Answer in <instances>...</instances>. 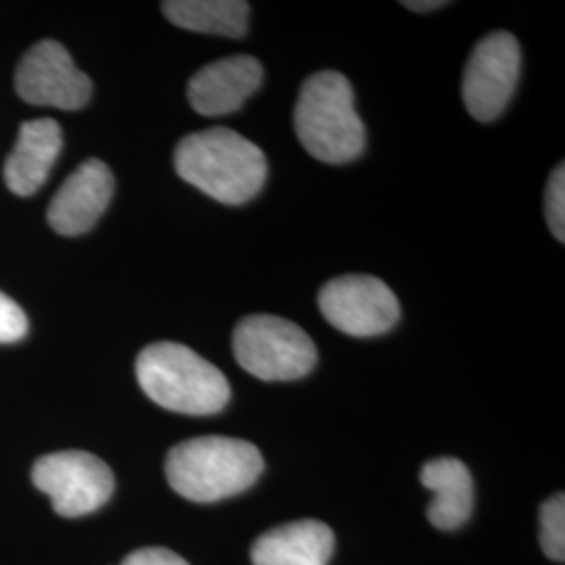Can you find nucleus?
<instances>
[{
    "mask_svg": "<svg viewBox=\"0 0 565 565\" xmlns=\"http://www.w3.org/2000/svg\"><path fill=\"white\" fill-rule=\"evenodd\" d=\"M319 308L324 321L352 338L387 333L401 321V302L382 279L343 275L323 285Z\"/></svg>",
    "mask_w": 565,
    "mask_h": 565,
    "instance_id": "7",
    "label": "nucleus"
},
{
    "mask_svg": "<svg viewBox=\"0 0 565 565\" xmlns=\"http://www.w3.org/2000/svg\"><path fill=\"white\" fill-rule=\"evenodd\" d=\"M63 135L60 124L51 118L23 121L20 137L4 162V182L11 193L34 195L49 179L60 158Z\"/></svg>",
    "mask_w": 565,
    "mask_h": 565,
    "instance_id": "12",
    "label": "nucleus"
},
{
    "mask_svg": "<svg viewBox=\"0 0 565 565\" xmlns=\"http://www.w3.org/2000/svg\"><path fill=\"white\" fill-rule=\"evenodd\" d=\"M404 7L406 9H411V11H417V13H424V11H434V9H443L445 7L446 2H443V0H408V2H403Z\"/></svg>",
    "mask_w": 565,
    "mask_h": 565,
    "instance_id": "20",
    "label": "nucleus"
},
{
    "mask_svg": "<svg viewBox=\"0 0 565 565\" xmlns=\"http://www.w3.org/2000/svg\"><path fill=\"white\" fill-rule=\"evenodd\" d=\"M260 61L252 55H233L207 63L186 88L191 107L205 118L233 114L247 102L263 84Z\"/></svg>",
    "mask_w": 565,
    "mask_h": 565,
    "instance_id": "11",
    "label": "nucleus"
},
{
    "mask_svg": "<svg viewBox=\"0 0 565 565\" xmlns=\"http://www.w3.org/2000/svg\"><path fill=\"white\" fill-rule=\"evenodd\" d=\"M32 480L63 518H81L102 509L114 494V471L84 450H63L42 457Z\"/></svg>",
    "mask_w": 565,
    "mask_h": 565,
    "instance_id": "6",
    "label": "nucleus"
},
{
    "mask_svg": "<svg viewBox=\"0 0 565 565\" xmlns=\"http://www.w3.org/2000/svg\"><path fill=\"white\" fill-rule=\"evenodd\" d=\"M137 380L153 403L182 415L221 413L231 398L223 371L182 343L147 345L137 359Z\"/></svg>",
    "mask_w": 565,
    "mask_h": 565,
    "instance_id": "3",
    "label": "nucleus"
},
{
    "mask_svg": "<svg viewBox=\"0 0 565 565\" xmlns=\"http://www.w3.org/2000/svg\"><path fill=\"white\" fill-rule=\"evenodd\" d=\"M233 352L243 369L263 382H294L317 364L310 335L281 317L252 315L235 327Z\"/></svg>",
    "mask_w": 565,
    "mask_h": 565,
    "instance_id": "5",
    "label": "nucleus"
},
{
    "mask_svg": "<svg viewBox=\"0 0 565 565\" xmlns=\"http://www.w3.org/2000/svg\"><path fill=\"white\" fill-rule=\"evenodd\" d=\"M546 221L557 242H565V168L559 163L546 184Z\"/></svg>",
    "mask_w": 565,
    "mask_h": 565,
    "instance_id": "17",
    "label": "nucleus"
},
{
    "mask_svg": "<svg viewBox=\"0 0 565 565\" xmlns=\"http://www.w3.org/2000/svg\"><path fill=\"white\" fill-rule=\"evenodd\" d=\"M294 124L303 149L319 162L348 163L364 151L366 135L354 90L340 72H317L303 82Z\"/></svg>",
    "mask_w": 565,
    "mask_h": 565,
    "instance_id": "4",
    "label": "nucleus"
},
{
    "mask_svg": "<svg viewBox=\"0 0 565 565\" xmlns=\"http://www.w3.org/2000/svg\"><path fill=\"white\" fill-rule=\"evenodd\" d=\"M264 469L260 450L247 440L203 436L174 446L166 457V478L193 503H216L245 492Z\"/></svg>",
    "mask_w": 565,
    "mask_h": 565,
    "instance_id": "2",
    "label": "nucleus"
},
{
    "mask_svg": "<svg viewBox=\"0 0 565 565\" xmlns=\"http://www.w3.org/2000/svg\"><path fill=\"white\" fill-rule=\"evenodd\" d=\"M163 15L189 32L242 39L249 23V2L243 0H168Z\"/></svg>",
    "mask_w": 565,
    "mask_h": 565,
    "instance_id": "15",
    "label": "nucleus"
},
{
    "mask_svg": "<svg viewBox=\"0 0 565 565\" xmlns=\"http://www.w3.org/2000/svg\"><path fill=\"white\" fill-rule=\"evenodd\" d=\"M182 181L224 205H243L263 191L268 163L256 142L228 128L184 137L174 151Z\"/></svg>",
    "mask_w": 565,
    "mask_h": 565,
    "instance_id": "1",
    "label": "nucleus"
},
{
    "mask_svg": "<svg viewBox=\"0 0 565 565\" xmlns=\"http://www.w3.org/2000/svg\"><path fill=\"white\" fill-rule=\"evenodd\" d=\"M121 565H189L181 555L172 553L170 548L163 546H147L130 553Z\"/></svg>",
    "mask_w": 565,
    "mask_h": 565,
    "instance_id": "19",
    "label": "nucleus"
},
{
    "mask_svg": "<svg viewBox=\"0 0 565 565\" xmlns=\"http://www.w3.org/2000/svg\"><path fill=\"white\" fill-rule=\"evenodd\" d=\"M541 546L553 562L565 559V499L564 492L553 494L541 507Z\"/></svg>",
    "mask_w": 565,
    "mask_h": 565,
    "instance_id": "16",
    "label": "nucleus"
},
{
    "mask_svg": "<svg viewBox=\"0 0 565 565\" xmlns=\"http://www.w3.org/2000/svg\"><path fill=\"white\" fill-rule=\"evenodd\" d=\"M422 484L434 492L427 518L438 530H457L473 511V480L459 459H431L422 469Z\"/></svg>",
    "mask_w": 565,
    "mask_h": 565,
    "instance_id": "14",
    "label": "nucleus"
},
{
    "mask_svg": "<svg viewBox=\"0 0 565 565\" xmlns=\"http://www.w3.org/2000/svg\"><path fill=\"white\" fill-rule=\"evenodd\" d=\"M335 548L333 530L317 520L277 525L252 546L254 565H327Z\"/></svg>",
    "mask_w": 565,
    "mask_h": 565,
    "instance_id": "13",
    "label": "nucleus"
},
{
    "mask_svg": "<svg viewBox=\"0 0 565 565\" xmlns=\"http://www.w3.org/2000/svg\"><path fill=\"white\" fill-rule=\"evenodd\" d=\"M28 333V317L18 302L0 291V343L20 342Z\"/></svg>",
    "mask_w": 565,
    "mask_h": 565,
    "instance_id": "18",
    "label": "nucleus"
},
{
    "mask_svg": "<svg viewBox=\"0 0 565 565\" xmlns=\"http://www.w3.org/2000/svg\"><path fill=\"white\" fill-rule=\"evenodd\" d=\"M522 72L520 42L509 32H494L478 42L465 67L463 102L471 118L497 120L511 102Z\"/></svg>",
    "mask_w": 565,
    "mask_h": 565,
    "instance_id": "8",
    "label": "nucleus"
},
{
    "mask_svg": "<svg viewBox=\"0 0 565 565\" xmlns=\"http://www.w3.org/2000/svg\"><path fill=\"white\" fill-rule=\"evenodd\" d=\"M18 95L30 105L76 111L90 102L93 82L57 41L34 44L15 72Z\"/></svg>",
    "mask_w": 565,
    "mask_h": 565,
    "instance_id": "9",
    "label": "nucleus"
},
{
    "mask_svg": "<svg viewBox=\"0 0 565 565\" xmlns=\"http://www.w3.org/2000/svg\"><path fill=\"white\" fill-rule=\"evenodd\" d=\"M114 174L102 160H86L63 182L46 210V221L65 237H78L99 223L114 198Z\"/></svg>",
    "mask_w": 565,
    "mask_h": 565,
    "instance_id": "10",
    "label": "nucleus"
}]
</instances>
